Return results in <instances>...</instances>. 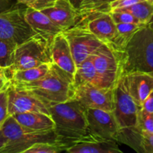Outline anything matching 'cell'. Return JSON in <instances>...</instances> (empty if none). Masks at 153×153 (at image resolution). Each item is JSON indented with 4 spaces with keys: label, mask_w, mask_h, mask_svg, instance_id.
<instances>
[{
    "label": "cell",
    "mask_w": 153,
    "mask_h": 153,
    "mask_svg": "<svg viewBox=\"0 0 153 153\" xmlns=\"http://www.w3.org/2000/svg\"><path fill=\"white\" fill-rule=\"evenodd\" d=\"M11 84L35 96L46 105L72 100L75 93L74 77L53 62L49 71L40 79L28 83Z\"/></svg>",
    "instance_id": "6da1fadb"
},
{
    "label": "cell",
    "mask_w": 153,
    "mask_h": 153,
    "mask_svg": "<svg viewBox=\"0 0 153 153\" xmlns=\"http://www.w3.org/2000/svg\"><path fill=\"white\" fill-rule=\"evenodd\" d=\"M48 110L55 124V131L66 143L70 145L90 136L85 108L80 102L70 100L48 105Z\"/></svg>",
    "instance_id": "7a4b0ae2"
},
{
    "label": "cell",
    "mask_w": 153,
    "mask_h": 153,
    "mask_svg": "<svg viewBox=\"0 0 153 153\" xmlns=\"http://www.w3.org/2000/svg\"><path fill=\"white\" fill-rule=\"evenodd\" d=\"M123 74L140 72L153 75V29L146 25L136 31L121 51Z\"/></svg>",
    "instance_id": "3957f363"
},
{
    "label": "cell",
    "mask_w": 153,
    "mask_h": 153,
    "mask_svg": "<svg viewBox=\"0 0 153 153\" xmlns=\"http://www.w3.org/2000/svg\"><path fill=\"white\" fill-rule=\"evenodd\" d=\"M0 128L7 139V143L0 150V153H24L38 143H65L55 129H31L19 124L13 116L7 117Z\"/></svg>",
    "instance_id": "277c9868"
},
{
    "label": "cell",
    "mask_w": 153,
    "mask_h": 153,
    "mask_svg": "<svg viewBox=\"0 0 153 153\" xmlns=\"http://www.w3.org/2000/svg\"><path fill=\"white\" fill-rule=\"evenodd\" d=\"M51 63H52L51 42L40 35L36 34L17 45L15 52L14 63L6 71L25 70Z\"/></svg>",
    "instance_id": "5b68a950"
},
{
    "label": "cell",
    "mask_w": 153,
    "mask_h": 153,
    "mask_svg": "<svg viewBox=\"0 0 153 153\" xmlns=\"http://www.w3.org/2000/svg\"><path fill=\"white\" fill-rule=\"evenodd\" d=\"M97 71L99 86L114 88L123 74V64L120 51L103 43L92 55Z\"/></svg>",
    "instance_id": "8992f818"
},
{
    "label": "cell",
    "mask_w": 153,
    "mask_h": 153,
    "mask_svg": "<svg viewBox=\"0 0 153 153\" xmlns=\"http://www.w3.org/2000/svg\"><path fill=\"white\" fill-rule=\"evenodd\" d=\"M63 33L68 40L76 66L91 56L104 43L80 22Z\"/></svg>",
    "instance_id": "52a82bcc"
},
{
    "label": "cell",
    "mask_w": 153,
    "mask_h": 153,
    "mask_svg": "<svg viewBox=\"0 0 153 153\" xmlns=\"http://www.w3.org/2000/svg\"><path fill=\"white\" fill-rule=\"evenodd\" d=\"M25 18V9L16 7L0 13V39L19 45L36 35Z\"/></svg>",
    "instance_id": "ba28073f"
},
{
    "label": "cell",
    "mask_w": 153,
    "mask_h": 153,
    "mask_svg": "<svg viewBox=\"0 0 153 153\" xmlns=\"http://www.w3.org/2000/svg\"><path fill=\"white\" fill-rule=\"evenodd\" d=\"M114 114L120 128L136 126L139 107L128 93L125 75H122L114 88Z\"/></svg>",
    "instance_id": "9c48e42d"
},
{
    "label": "cell",
    "mask_w": 153,
    "mask_h": 153,
    "mask_svg": "<svg viewBox=\"0 0 153 153\" xmlns=\"http://www.w3.org/2000/svg\"><path fill=\"white\" fill-rule=\"evenodd\" d=\"M88 134L94 138L117 141L120 128L114 111L88 108L85 110Z\"/></svg>",
    "instance_id": "30bf717a"
},
{
    "label": "cell",
    "mask_w": 153,
    "mask_h": 153,
    "mask_svg": "<svg viewBox=\"0 0 153 153\" xmlns=\"http://www.w3.org/2000/svg\"><path fill=\"white\" fill-rule=\"evenodd\" d=\"M72 100L80 102L85 108H98L114 111V88H105L93 84L75 86Z\"/></svg>",
    "instance_id": "8fae6325"
},
{
    "label": "cell",
    "mask_w": 153,
    "mask_h": 153,
    "mask_svg": "<svg viewBox=\"0 0 153 153\" xmlns=\"http://www.w3.org/2000/svg\"><path fill=\"white\" fill-rule=\"evenodd\" d=\"M78 22L87 28L102 42L112 46L117 36L116 23L108 11H97L79 16Z\"/></svg>",
    "instance_id": "7c38bea8"
},
{
    "label": "cell",
    "mask_w": 153,
    "mask_h": 153,
    "mask_svg": "<svg viewBox=\"0 0 153 153\" xmlns=\"http://www.w3.org/2000/svg\"><path fill=\"white\" fill-rule=\"evenodd\" d=\"M7 111L9 116L25 112H41L49 114L43 101L23 90L18 89L10 82L7 88Z\"/></svg>",
    "instance_id": "4fadbf2b"
},
{
    "label": "cell",
    "mask_w": 153,
    "mask_h": 153,
    "mask_svg": "<svg viewBox=\"0 0 153 153\" xmlns=\"http://www.w3.org/2000/svg\"><path fill=\"white\" fill-rule=\"evenodd\" d=\"M63 31L74 26L79 19V10L69 0H56L51 7L40 10Z\"/></svg>",
    "instance_id": "5bb4252c"
},
{
    "label": "cell",
    "mask_w": 153,
    "mask_h": 153,
    "mask_svg": "<svg viewBox=\"0 0 153 153\" xmlns=\"http://www.w3.org/2000/svg\"><path fill=\"white\" fill-rule=\"evenodd\" d=\"M51 57L54 64L74 77L76 64L68 40L63 32L56 34L51 42Z\"/></svg>",
    "instance_id": "9a60e30c"
},
{
    "label": "cell",
    "mask_w": 153,
    "mask_h": 153,
    "mask_svg": "<svg viewBox=\"0 0 153 153\" xmlns=\"http://www.w3.org/2000/svg\"><path fill=\"white\" fill-rule=\"evenodd\" d=\"M125 77L128 93L136 104L141 108L153 91V75L134 72L126 74Z\"/></svg>",
    "instance_id": "2e32d148"
},
{
    "label": "cell",
    "mask_w": 153,
    "mask_h": 153,
    "mask_svg": "<svg viewBox=\"0 0 153 153\" xmlns=\"http://www.w3.org/2000/svg\"><path fill=\"white\" fill-rule=\"evenodd\" d=\"M117 141L128 145L137 152L153 153V133L141 131L136 126L120 128Z\"/></svg>",
    "instance_id": "e0dca14e"
},
{
    "label": "cell",
    "mask_w": 153,
    "mask_h": 153,
    "mask_svg": "<svg viewBox=\"0 0 153 153\" xmlns=\"http://www.w3.org/2000/svg\"><path fill=\"white\" fill-rule=\"evenodd\" d=\"M25 18L33 31L38 35L52 42L56 34L63 32L50 18L40 10L27 7L25 9Z\"/></svg>",
    "instance_id": "ac0fdd59"
},
{
    "label": "cell",
    "mask_w": 153,
    "mask_h": 153,
    "mask_svg": "<svg viewBox=\"0 0 153 153\" xmlns=\"http://www.w3.org/2000/svg\"><path fill=\"white\" fill-rule=\"evenodd\" d=\"M65 152L69 153H122L117 141L94 138L88 136L70 145Z\"/></svg>",
    "instance_id": "d6986e66"
},
{
    "label": "cell",
    "mask_w": 153,
    "mask_h": 153,
    "mask_svg": "<svg viewBox=\"0 0 153 153\" xmlns=\"http://www.w3.org/2000/svg\"><path fill=\"white\" fill-rule=\"evenodd\" d=\"M23 126L38 131L55 129V124L50 115L41 112H25L11 115Z\"/></svg>",
    "instance_id": "ffe728a7"
},
{
    "label": "cell",
    "mask_w": 153,
    "mask_h": 153,
    "mask_svg": "<svg viewBox=\"0 0 153 153\" xmlns=\"http://www.w3.org/2000/svg\"><path fill=\"white\" fill-rule=\"evenodd\" d=\"M50 64H43L38 67L25 70H13L7 73L10 74L9 79L11 83H28L34 82L45 76L50 68Z\"/></svg>",
    "instance_id": "44dd1931"
},
{
    "label": "cell",
    "mask_w": 153,
    "mask_h": 153,
    "mask_svg": "<svg viewBox=\"0 0 153 153\" xmlns=\"http://www.w3.org/2000/svg\"><path fill=\"white\" fill-rule=\"evenodd\" d=\"M87 83L99 86L98 78L92 59V55L76 66V71L74 75L75 86Z\"/></svg>",
    "instance_id": "7402d4cb"
},
{
    "label": "cell",
    "mask_w": 153,
    "mask_h": 153,
    "mask_svg": "<svg viewBox=\"0 0 153 153\" xmlns=\"http://www.w3.org/2000/svg\"><path fill=\"white\" fill-rule=\"evenodd\" d=\"M128 12L143 25H149L153 20V2L144 0L127 7L116 9Z\"/></svg>",
    "instance_id": "603a6c76"
},
{
    "label": "cell",
    "mask_w": 153,
    "mask_h": 153,
    "mask_svg": "<svg viewBox=\"0 0 153 153\" xmlns=\"http://www.w3.org/2000/svg\"><path fill=\"white\" fill-rule=\"evenodd\" d=\"M145 25H146L135 23H117V36L114 44L111 46L120 52L123 51L133 34Z\"/></svg>",
    "instance_id": "cb8c5ba5"
},
{
    "label": "cell",
    "mask_w": 153,
    "mask_h": 153,
    "mask_svg": "<svg viewBox=\"0 0 153 153\" xmlns=\"http://www.w3.org/2000/svg\"><path fill=\"white\" fill-rule=\"evenodd\" d=\"M16 46L15 43L0 39V68L7 70L13 66Z\"/></svg>",
    "instance_id": "d4e9b609"
},
{
    "label": "cell",
    "mask_w": 153,
    "mask_h": 153,
    "mask_svg": "<svg viewBox=\"0 0 153 153\" xmlns=\"http://www.w3.org/2000/svg\"><path fill=\"white\" fill-rule=\"evenodd\" d=\"M114 0H83L79 10V16L97 11L110 12L109 4Z\"/></svg>",
    "instance_id": "484cf974"
},
{
    "label": "cell",
    "mask_w": 153,
    "mask_h": 153,
    "mask_svg": "<svg viewBox=\"0 0 153 153\" xmlns=\"http://www.w3.org/2000/svg\"><path fill=\"white\" fill-rule=\"evenodd\" d=\"M70 145L66 143H35L24 153H58L66 151Z\"/></svg>",
    "instance_id": "4316f807"
},
{
    "label": "cell",
    "mask_w": 153,
    "mask_h": 153,
    "mask_svg": "<svg viewBox=\"0 0 153 153\" xmlns=\"http://www.w3.org/2000/svg\"><path fill=\"white\" fill-rule=\"evenodd\" d=\"M136 127L141 131L153 133V112L140 108Z\"/></svg>",
    "instance_id": "83f0119b"
},
{
    "label": "cell",
    "mask_w": 153,
    "mask_h": 153,
    "mask_svg": "<svg viewBox=\"0 0 153 153\" xmlns=\"http://www.w3.org/2000/svg\"><path fill=\"white\" fill-rule=\"evenodd\" d=\"M110 14L115 23H135L141 24L137 19L128 12L123 10H111ZM143 25V24H141Z\"/></svg>",
    "instance_id": "f1b7e54d"
},
{
    "label": "cell",
    "mask_w": 153,
    "mask_h": 153,
    "mask_svg": "<svg viewBox=\"0 0 153 153\" xmlns=\"http://www.w3.org/2000/svg\"><path fill=\"white\" fill-rule=\"evenodd\" d=\"M56 0H17L19 4H24L27 7L37 10H42L51 7L55 4Z\"/></svg>",
    "instance_id": "f546056e"
},
{
    "label": "cell",
    "mask_w": 153,
    "mask_h": 153,
    "mask_svg": "<svg viewBox=\"0 0 153 153\" xmlns=\"http://www.w3.org/2000/svg\"><path fill=\"white\" fill-rule=\"evenodd\" d=\"M10 82L0 92V126L9 116L7 111V88Z\"/></svg>",
    "instance_id": "4dcf8cb0"
},
{
    "label": "cell",
    "mask_w": 153,
    "mask_h": 153,
    "mask_svg": "<svg viewBox=\"0 0 153 153\" xmlns=\"http://www.w3.org/2000/svg\"><path fill=\"white\" fill-rule=\"evenodd\" d=\"M142 1H144V0H114L109 4V8H110V11L116 10V9L124 8V7H127Z\"/></svg>",
    "instance_id": "1f68e13d"
},
{
    "label": "cell",
    "mask_w": 153,
    "mask_h": 153,
    "mask_svg": "<svg viewBox=\"0 0 153 153\" xmlns=\"http://www.w3.org/2000/svg\"><path fill=\"white\" fill-rule=\"evenodd\" d=\"M16 7L17 6L13 4L11 0H0V13L7 11Z\"/></svg>",
    "instance_id": "d6a6232c"
},
{
    "label": "cell",
    "mask_w": 153,
    "mask_h": 153,
    "mask_svg": "<svg viewBox=\"0 0 153 153\" xmlns=\"http://www.w3.org/2000/svg\"><path fill=\"white\" fill-rule=\"evenodd\" d=\"M142 109L149 112H153V91L149 94L141 107Z\"/></svg>",
    "instance_id": "836d02e7"
},
{
    "label": "cell",
    "mask_w": 153,
    "mask_h": 153,
    "mask_svg": "<svg viewBox=\"0 0 153 153\" xmlns=\"http://www.w3.org/2000/svg\"><path fill=\"white\" fill-rule=\"evenodd\" d=\"M6 143H7V139L4 136L1 130V128H0V150L5 146Z\"/></svg>",
    "instance_id": "e575fe53"
},
{
    "label": "cell",
    "mask_w": 153,
    "mask_h": 153,
    "mask_svg": "<svg viewBox=\"0 0 153 153\" xmlns=\"http://www.w3.org/2000/svg\"><path fill=\"white\" fill-rule=\"evenodd\" d=\"M69 1H70V3H71L77 10H79L83 0H69Z\"/></svg>",
    "instance_id": "d590c367"
},
{
    "label": "cell",
    "mask_w": 153,
    "mask_h": 153,
    "mask_svg": "<svg viewBox=\"0 0 153 153\" xmlns=\"http://www.w3.org/2000/svg\"><path fill=\"white\" fill-rule=\"evenodd\" d=\"M149 25H150V26H151V27H152V29H153V20L152 21V22H150V23H149Z\"/></svg>",
    "instance_id": "8d00e7d4"
},
{
    "label": "cell",
    "mask_w": 153,
    "mask_h": 153,
    "mask_svg": "<svg viewBox=\"0 0 153 153\" xmlns=\"http://www.w3.org/2000/svg\"><path fill=\"white\" fill-rule=\"evenodd\" d=\"M10 82H9V83H10ZM9 83H8V84H9ZM8 84H7V85H8ZM7 85H6V86H7ZM6 86H4V88H2V89H1V90H0V92H1V91H2V90H3V89H4V88H5V87H6Z\"/></svg>",
    "instance_id": "74e56055"
},
{
    "label": "cell",
    "mask_w": 153,
    "mask_h": 153,
    "mask_svg": "<svg viewBox=\"0 0 153 153\" xmlns=\"http://www.w3.org/2000/svg\"><path fill=\"white\" fill-rule=\"evenodd\" d=\"M147 1H150V2H153V0H147Z\"/></svg>",
    "instance_id": "f35d334b"
}]
</instances>
